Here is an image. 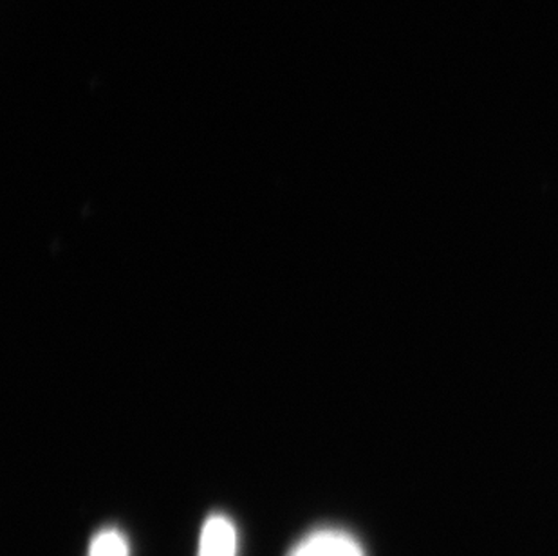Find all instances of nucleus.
Masks as SVG:
<instances>
[{"label": "nucleus", "mask_w": 558, "mask_h": 556, "mask_svg": "<svg viewBox=\"0 0 558 556\" xmlns=\"http://www.w3.org/2000/svg\"><path fill=\"white\" fill-rule=\"evenodd\" d=\"M290 556H365V553L348 531L322 528L302 539Z\"/></svg>", "instance_id": "nucleus-1"}, {"label": "nucleus", "mask_w": 558, "mask_h": 556, "mask_svg": "<svg viewBox=\"0 0 558 556\" xmlns=\"http://www.w3.org/2000/svg\"><path fill=\"white\" fill-rule=\"evenodd\" d=\"M197 556H238V530L227 515L214 513L206 519Z\"/></svg>", "instance_id": "nucleus-2"}, {"label": "nucleus", "mask_w": 558, "mask_h": 556, "mask_svg": "<svg viewBox=\"0 0 558 556\" xmlns=\"http://www.w3.org/2000/svg\"><path fill=\"white\" fill-rule=\"evenodd\" d=\"M87 556H129L125 535L118 528H106L90 541Z\"/></svg>", "instance_id": "nucleus-3"}]
</instances>
